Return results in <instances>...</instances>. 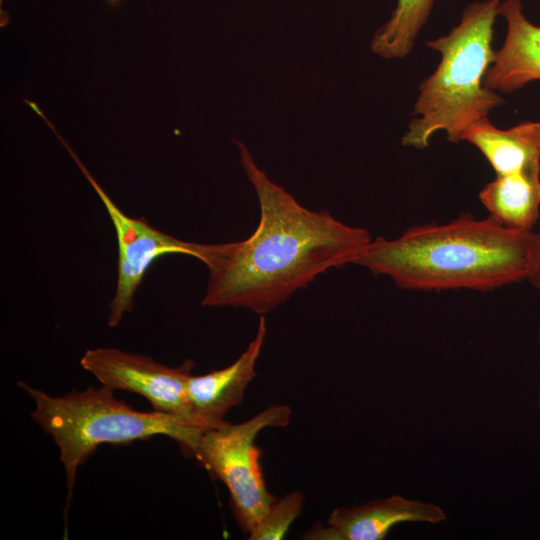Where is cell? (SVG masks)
Returning <instances> with one entry per match:
<instances>
[{"mask_svg":"<svg viewBox=\"0 0 540 540\" xmlns=\"http://www.w3.org/2000/svg\"><path fill=\"white\" fill-rule=\"evenodd\" d=\"M434 0H397L389 20L374 34L371 50L384 59H401L413 49Z\"/></svg>","mask_w":540,"mask_h":540,"instance_id":"cell-13","label":"cell"},{"mask_svg":"<svg viewBox=\"0 0 540 540\" xmlns=\"http://www.w3.org/2000/svg\"><path fill=\"white\" fill-rule=\"evenodd\" d=\"M527 280H529L534 287L540 288V232L534 234L530 273Z\"/></svg>","mask_w":540,"mask_h":540,"instance_id":"cell-15","label":"cell"},{"mask_svg":"<svg viewBox=\"0 0 540 540\" xmlns=\"http://www.w3.org/2000/svg\"><path fill=\"white\" fill-rule=\"evenodd\" d=\"M80 364L113 391L140 394L156 411L200 421L193 414L187 393V382L194 367L190 359L178 367H168L147 356L115 348H96L87 350Z\"/></svg>","mask_w":540,"mask_h":540,"instance_id":"cell-7","label":"cell"},{"mask_svg":"<svg viewBox=\"0 0 540 540\" xmlns=\"http://www.w3.org/2000/svg\"><path fill=\"white\" fill-rule=\"evenodd\" d=\"M43 120L64 145L92 185L114 226L118 243V276L116 291L110 304L108 325L115 327L120 323L125 313L131 311L135 292L146 271L157 258L169 254H184L199 259L201 244L177 239L152 227L142 218H134L125 214L97 183L72 148L60 136L54 125L46 116L43 117Z\"/></svg>","mask_w":540,"mask_h":540,"instance_id":"cell-6","label":"cell"},{"mask_svg":"<svg viewBox=\"0 0 540 540\" xmlns=\"http://www.w3.org/2000/svg\"><path fill=\"white\" fill-rule=\"evenodd\" d=\"M479 199L497 223L532 231L539 218L540 168L496 175L482 188Z\"/></svg>","mask_w":540,"mask_h":540,"instance_id":"cell-12","label":"cell"},{"mask_svg":"<svg viewBox=\"0 0 540 540\" xmlns=\"http://www.w3.org/2000/svg\"><path fill=\"white\" fill-rule=\"evenodd\" d=\"M19 387L33 400L32 419L56 443L64 466L67 506L70 505L78 468L101 444H126L165 435L189 455L196 451L203 433L210 429L196 419L153 410L141 412L101 386L72 391L60 397L24 382Z\"/></svg>","mask_w":540,"mask_h":540,"instance_id":"cell-4","label":"cell"},{"mask_svg":"<svg viewBox=\"0 0 540 540\" xmlns=\"http://www.w3.org/2000/svg\"><path fill=\"white\" fill-rule=\"evenodd\" d=\"M3 0H0V5L2 6Z\"/></svg>","mask_w":540,"mask_h":540,"instance_id":"cell-17","label":"cell"},{"mask_svg":"<svg viewBox=\"0 0 540 540\" xmlns=\"http://www.w3.org/2000/svg\"><path fill=\"white\" fill-rule=\"evenodd\" d=\"M446 520L441 507L400 495L355 505L339 507L327 519V527H312L304 539L383 540L389 530L403 522L437 524Z\"/></svg>","mask_w":540,"mask_h":540,"instance_id":"cell-8","label":"cell"},{"mask_svg":"<svg viewBox=\"0 0 540 540\" xmlns=\"http://www.w3.org/2000/svg\"><path fill=\"white\" fill-rule=\"evenodd\" d=\"M537 339H538V344H539V347H540V327H539V330H538ZM539 372H540V369H539ZM537 406H538V410H539V413H540V384H539Z\"/></svg>","mask_w":540,"mask_h":540,"instance_id":"cell-16","label":"cell"},{"mask_svg":"<svg viewBox=\"0 0 540 540\" xmlns=\"http://www.w3.org/2000/svg\"><path fill=\"white\" fill-rule=\"evenodd\" d=\"M266 322L259 319L257 333L247 349L226 368L204 375H191L187 393L194 416L211 428L225 423L224 416L243 401L244 393L257 375L255 365L266 336Z\"/></svg>","mask_w":540,"mask_h":540,"instance_id":"cell-10","label":"cell"},{"mask_svg":"<svg viewBox=\"0 0 540 540\" xmlns=\"http://www.w3.org/2000/svg\"><path fill=\"white\" fill-rule=\"evenodd\" d=\"M499 4L500 0L470 3L448 34L427 41L441 60L418 88L413 119L401 140L404 146L425 149L439 131L457 143L467 127L503 103L498 92L484 85L495 52L492 40Z\"/></svg>","mask_w":540,"mask_h":540,"instance_id":"cell-3","label":"cell"},{"mask_svg":"<svg viewBox=\"0 0 540 540\" xmlns=\"http://www.w3.org/2000/svg\"><path fill=\"white\" fill-rule=\"evenodd\" d=\"M304 495L292 492L277 499L269 508L257 528L248 535L250 540H279L302 510Z\"/></svg>","mask_w":540,"mask_h":540,"instance_id":"cell-14","label":"cell"},{"mask_svg":"<svg viewBox=\"0 0 540 540\" xmlns=\"http://www.w3.org/2000/svg\"><path fill=\"white\" fill-rule=\"evenodd\" d=\"M460 141L477 147L496 175L540 168V122L526 121L499 129L487 117L467 127Z\"/></svg>","mask_w":540,"mask_h":540,"instance_id":"cell-11","label":"cell"},{"mask_svg":"<svg viewBox=\"0 0 540 540\" xmlns=\"http://www.w3.org/2000/svg\"><path fill=\"white\" fill-rule=\"evenodd\" d=\"M498 15L506 20L507 33L501 48L494 52L484 85L510 93L540 80V26L525 17L521 0L500 2Z\"/></svg>","mask_w":540,"mask_h":540,"instance_id":"cell-9","label":"cell"},{"mask_svg":"<svg viewBox=\"0 0 540 540\" xmlns=\"http://www.w3.org/2000/svg\"><path fill=\"white\" fill-rule=\"evenodd\" d=\"M534 234L466 215L372 239L354 264L406 290L489 291L528 278Z\"/></svg>","mask_w":540,"mask_h":540,"instance_id":"cell-2","label":"cell"},{"mask_svg":"<svg viewBox=\"0 0 540 540\" xmlns=\"http://www.w3.org/2000/svg\"><path fill=\"white\" fill-rule=\"evenodd\" d=\"M234 142L256 191L260 219L245 240L201 244L199 260L209 270L202 305L263 314L328 269L354 264L372 238L366 229L346 225L327 211L300 205L256 165L243 142Z\"/></svg>","mask_w":540,"mask_h":540,"instance_id":"cell-1","label":"cell"},{"mask_svg":"<svg viewBox=\"0 0 540 540\" xmlns=\"http://www.w3.org/2000/svg\"><path fill=\"white\" fill-rule=\"evenodd\" d=\"M291 413L288 405H273L245 422H225L210 428L201 436L194 453L228 489L233 514L248 535L277 500L266 488L262 450L255 438L265 428L287 426Z\"/></svg>","mask_w":540,"mask_h":540,"instance_id":"cell-5","label":"cell"}]
</instances>
